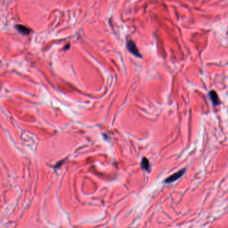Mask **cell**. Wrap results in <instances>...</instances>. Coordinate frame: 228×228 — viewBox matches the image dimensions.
Wrapping results in <instances>:
<instances>
[{
    "instance_id": "2",
    "label": "cell",
    "mask_w": 228,
    "mask_h": 228,
    "mask_svg": "<svg viewBox=\"0 0 228 228\" xmlns=\"http://www.w3.org/2000/svg\"><path fill=\"white\" fill-rule=\"evenodd\" d=\"M127 48H128V50H129V52L131 53H132L133 55L137 56V57H139V58L141 57V56H140V53L139 52V50H138V49L137 47V46H136V45H135V43L133 42L132 40H127Z\"/></svg>"
},
{
    "instance_id": "4",
    "label": "cell",
    "mask_w": 228,
    "mask_h": 228,
    "mask_svg": "<svg viewBox=\"0 0 228 228\" xmlns=\"http://www.w3.org/2000/svg\"><path fill=\"white\" fill-rule=\"evenodd\" d=\"M16 28L17 29V30L21 33V34L24 35H28L30 34V32H31V31H30L29 28L24 26V25H17L16 26Z\"/></svg>"
},
{
    "instance_id": "5",
    "label": "cell",
    "mask_w": 228,
    "mask_h": 228,
    "mask_svg": "<svg viewBox=\"0 0 228 228\" xmlns=\"http://www.w3.org/2000/svg\"><path fill=\"white\" fill-rule=\"evenodd\" d=\"M141 167L144 170L148 171L149 170L150 168V164H149V161L147 160L146 158H143L142 161H141Z\"/></svg>"
},
{
    "instance_id": "3",
    "label": "cell",
    "mask_w": 228,
    "mask_h": 228,
    "mask_svg": "<svg viewBox=\"0 0 228 228\" xmlns=\"http://www.w3.org/2000/svg\"><path fill=\"white\" fill-rule=\"evenodd\" d=\"M209 97H210V98H211V100L212 101L213 104L215 105V106H217V105H219L220 103V101H219V97H218V96H217L216 92L214 90H212V91H209Z\"/></svg>"
},
{
    "instance_id": "1",
    "label": "cell",
    "mask_w": 228,
    "mask_h": 228,
    "mask_svg": "<svg viewBox=\"0 0 228 228\" xmlns=\"http://www.w3.org/2000/svg\"><path fill=\"white\" fill-rule=\"evenodd\" d=\"M185 171H186L185 169H182V170H181L180 171H177V173L173 174V175H171V176L169 177V178H166L165 180V182L166 183H170L177 181L183 175V174L185 173Z\"/></svg>"
}]
</instances>
